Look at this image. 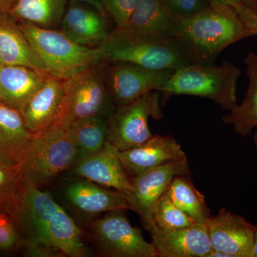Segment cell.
<instances>
[{"label":"cell","mask_w":257,"mask_h":257,"mask_svg":"<svg viewBox=\"0 0 257 257\" xmlns=\"http://www.w3.org/2000/svg\"><path fill=\"white\" fill-rule=\"evenodd\" d=\"M253 36L228 5L209 3L195 14H176L174 40L191 64H215L225 49Z\"/></svg>","instance_id":"cell-1"},{"label":"cell","mask_w":257,"mask_h":257,"mask_svg":"<svg viewBox=\"0 0 257 257\" xmlns=\"http://www.w3.org/2000/svg\"><path fill=\"white\" fill-rule=\"evenodd\" d=\"M15 223L25 233L26 246L42 244L57 248L64 256H87L79 226L50 194L37 186H24Z\"/></svg>","instance_id":"cell-2"},{"label":"cell","mask_w":257,"mask_h":257,"mask_svg":"<svg viewBox=\"0 0 257 257\" xmlns=\"http://www.w3.org/2000/svg\"><path fill=\"white\" fill-rule=\"evenodd\" d=\"M241 74L239 67L226 61L219 65L189 64L175 70L158 92L167 96L207 98L231 110L237 104L236 84Z\"/></svg>","instance_id":"cell-3"},{"label":"cell","mask_w":257,"mask_h":257,"mask_svg":"<svg viewBox=\"0 0 257 257\" xmlns=\"http://www.w3.org/2000/svg\"><path fill=\"white\" fill-rule=\"evenodd\" d=\"M78 150L67 127L55 124L34 134L28 150L18 165L23 186L40 187L61 172L71 168Z\"/></svg>","instance_id":"cell-4"},{"label":"cell","mask_w":257,"mask_h":257,"mask_svg":"<svg viewBox=\"0 0 257 257\" xmlns=\"http://www.w3.org/2000/svg\"><path fill=\"white\" fill-rule=\"evenodd\" d=\"M20 26L50 75L64 80L102 62L99 47L82 46L52 29L28 23Z\"/></svg>","instance_id":"cell-5"},{"label":"cell","mask_w":257,"mask_h":257,"mask_svg":"<svg viewBox=\"0 0 257 257\" xmlns=\"http://www.w3.org/2000/svg\"><path fill=\"white\" fill-rule=\"evenodd\" d=\"M99 48L104 63L128 62L155 70L172 71L191 64L174 39L140 38L116 28Z\"/></svg>","instance_id":"cell-6"},{"label":"cell","mask_w":257,"mask_h":257,"mask_svg":"<svg viewBox=\"0 0 257 257\" xmlns=\"http://www.w3.org/2000/svg\"><path fill=\"white\" fill-rule=\"evenodd\" d=\"M63 87L55 124L68 126L77 120L94 115L108 117L115 109L116 104L106 88L104 62L64 79Z\"/></svg>","instance_id":"cell-7"},{"label":"cell","mask_w":257,"mask_h":257,"mask_svg":"<svg viewBox=\"0 0 257 257\" xmlns=\"http://www.w3.org/2000/svg\"><path fill=\"white\" fill-rule=\"evenodd\" d=\"M158 91H152L125 105L119 106L107 117V140L120 152L148 141L154 136L150 117H163Z\"/></svg>","instance_id":"cell-8"},{"label":"cell","mask_w":257,"mask_h":257,"mask_svg":"<svg viewBox=\"0 0 257 257\" xmlns=\"http://www.w3.org/2000/svg\"><path fill=\"white\" fill-rule=\"evenodd\" d=\"M90 232L102 256H157L152 243L145 239L141 229L130 224L121 209L108 211L93 221Z\"/></svg>","instance_id":"cell-9"},{"label":"cell","mask_w":257,"mask_h":257,"mask_svg":"<svg viewBox=\"0 0 257 257\" xmlns=\"http://www.w3.org/2000/svg\"><path fill=\"white\" fill-rule=\"evenodd\" d=\"M187 175L189 165L187 157H184L130 179L132 191L126 199L130 209L141 216L145 229L149 230L156 224L154 213L157 203L174 178Z\"/></svg>","instance_id":"cell-10"},{"label":"cell","mask_w":257,"mask_h":257,"mask_svg":"<svg viewBox=\"0 0 257 257\" xmlns=\"http://www.w3.org/2000/svg\"><path fill=\"white\" fill-rule=\"evenodd\" d=\"M174 72L155 70L128 62L104 63L106 88L116 106L128 104L147 93L158 91Z\"/></svg>","instance_id":"cell-11"},{"label":"cell","mask_w":257,"mask_h":257,"mask_svg":"<svg viewBox=\"0 0 257 257\" xmlns=\"http://www.w3.org/2000/svg\"><path fill=\"white\" fill-rule=\"evenodd\" d=\"M71 169L79 178L114 189L126 198L131 192V182L120 160L119 150L108 140L99 151L78 157Z\"/></svg>","instance_id":"cell-12"},{"label":"cell","mask_w":257,"mask_h":257,"mask_svg":"<svg viewBox=\"0 0 257 257\" xmlns=\"http://www.w3.org/2000/svg\"><path fill=\"white\" fill-rule=\"evenodd\" d=\"M211 249L229 257H253L254 225L225 208L211 216L207 224Z\"/></svg>","instance_id":"cell-13"},{"label":"cell","mask_w":257,"mask_h":257,"mask_svg":"<svg viewBox=\"0 0 257 257\" xmlns=\"http://www.w3.org/2000/svg\"><path fill=\"white\" fill-rule=\"evenodd\" d=\"M147 231L157 256L207 257L211 251L207 224L196 223L170 230L160 229L155 224Z\"/></svg>","instance_id":"cell-14"},{"label":"cell","mask_w":257,"mask_h":257,"mask_svg":"<svg viewBox=\"0 0 257 257\" xmlns=\"http://www.w3.org/2000/svg\"><path fill=\"white\" fill-rule=\"evenodd\" d=\"M186 156L182 147L170 135H154L148 141L119 151L121 164L131 179Z\"/></svg>","instance_id":"cell-15"},{"label":"cell","mask_w":257,"mask_h":257,"mask_svg":"<svg viewBox=\"0 0 257 257\" xmlns=\"http://www.w3.org/2000/svg\"><path fill=\"white\" fill-rule=\"evenodd\" d=\"M106 18L90 5L69 0L61 22V32L82 46L97 47L111 32Z\"/></svg>","instance_id":"cell-16"},{"label":"cell","mask_w":257,"mask_h":257,"mask_svg":"<svg viewBox=\"0 0 257 257\" xmlns=\"http://www.w3.org/2000/svg\"><path fill=\"white\" fill-rule=\"evenodd\" d=\"M176 14L162 0H138L127 26L117 29L130 36L149 40L174 39Z\"/></svg>","instance_id":"cell-17"},{"label":"cell","mask_w":257,"mask_h":257,"mask_svg":"<svg viewBox=\"0 0 257 257\" xmlns=\"http://www.w3.org/2000/svg\"><path fill=\"white\" fill-rule=\"evenodd\" d=\"M63 94V80L49 74L42 87L20 111L25 126L30 133H41L55 124Z\"/></svg>","instance_id":"cell-18"},{"label":"cell","mask_w":257,"mask_h":257,"mask_svg":"<svg viewBox=\"0 0 257 257\" xmlns=\"http://www.w3.org/2000/svg\"><path fill=\"white\" fill-rule=\"evenodd\" d=\"M65 193L69 204L83 215L92 216L110 211L130 209L122 192L104 188L87 179L81 178L72 182Z\"/></svg>","instance_id":"cell-19"},{"label":"cell","mask_w":257,"mask_h":257,"mask_svg":"<svg viewBox=\"0 0 257 257\" xmlns=\"http://www.w3.org/2000/svg\"><path fill=\"white\" fill-rule=\"evenodd\" d=\"M49 74L20 65L0 64L2 103L19 111L42 87Z\"/></svg>","instance_id":"cell-20"},{"label":"cell","mask_w":257,"mask_h":257,"mask_svg":"<svg viewBox=\"0 0 257 257\" xmlns=\"http://www.w3.org/2000/svg\"><path fill=\"white\" fill-rule=\"evenodd\" d=\"M0 64L25 66L47 73L20 25L9 13L0 14Z\"/></svg>","instance_id":"cell-21"},{"label":"cell","mask_w":257,"mask_h":257,"mask_svg":"<svg viewBox=\"0 0 257 257\" xmlns=\"http://www.w3.org/2000/svg\"><path fill=\"white\" fill-rule=\"evenodd\" d=\"M33 135L25 126L20 111L0 103L1 162L10 165H18Z\"/></svg>","instance_id":"cell-22"},{"label":"cell","mask_w":257,"mask_h":257,"mask_svg":"<svg viewBox=\"0 0 257 257\" xmlns=\"http://www.w3.org/2000/svg\"><path fill=\"white\" fill-rule=\"evenodd\" d=\"M248 78L247 91L241 104H236L229 114L223 116L224 124L233 126L235 133L247 137L257 128V48L250 52L244 60Z\"/></svg>","instance_id":"cell-23"},{"label":"cell","mask_w":257,"mask_h":257,"mask_svg":"<svg viewBox=\"0 0 257 257\" xmlns=\"http://www.w3.org/2000/svg\"><path fill=\"white\" fill-rule=\"evenodd\" d=\"M68 1L16 0L8 13L21 23L56 30L60 26Z\"/></svg>","instance_id":"cell-24"},{"label":"cell","mask_w":257,"mask_h":257,"mask_svg":"<svg viewBox=\"0 0 257 257\" xmlns=\"http://www.w3.org/2000/svg\"><path fill=\"white\" fill-rule=\"evenodd\" d=\"M172 202L198 224H207L211 217L204 195L192 183L189 175L175 177L167 190Z\"/></svg>","instance_id":"cell-25"},{"label":"cell","mask_w":257,"mask_h":257,"mask_svg":"<svg viewBox=\"0 0 257 257\" xmlns=\"http://www.w3.org/2000/svg\"><path fill=\"white\" fill-rule=\"evenodd\" d=\"M66 127L78 150V157L96 153L107 141V117L103 115L77 120Z\"/></svg>","instance_id":"cell-26"},{"label":"cell","mask_w":257,"mask_h":257,"mask_svg":"<svg viewBox=\"0 0 257 257\" xmlns=\"http://www.w3.org/2000/svg\"><path fill=\"white\" fill-rule=\"evenodd\" d=\"M18 165L0 161V212L6 213L15 221L23 189Z\"/></svg>","instance_id":"cell-27"},{"label":"cell","mask_w":257,"mask_h":257,"mask_svg":"<svg viewBox=\"0 0 257 257\" xmlns=\"http://www.w3.org/2000/svg\"><path fill=\"white\" fill-rule=\"evenodd\" d=\"M154 220L159 228L165 230L180 229L196 224L195 221L172 202L167 191L157 203Z\"/></svg>","instance_id":"cell-28"},{"label":"cell","mask_w":257,"mask_h":257,"mask_svg":"<svg viewBox=\"0 0 257 257\" xmlns=\"http://www.w3.org/2000/svg\"><path fill=\"white\" fill-rule=\"evenodd\" d=\"M104 11L116 24V28L127 26L138 0H100Z\"/></svg>","instance_id":"cell-29"},{"label":"cell","mask_w":257,"mask_h":257,"mask_svg":"<svg viewBox=\"0 0 257 257\" xmlns=\"http://www.w3.org/2000/svg\"><path fill=\"white\" fill-rule=\"evenodd\" d=\"M15 221L6 213L0 212V249H8L18 243Z\"/></svg>","instance_id":"cell-30"},{"label":"cell","mask_w":257,"mask_h":257,"mask_svg":"<svg viewBox=\"0 0 257 257\" xmlns=\"http://www.w3.org/2000/svg\"><path fill=\"white\" fill-rule=\"evenodd\" d=\"M164 4L175 14H195L205 8L209 3L206 0H162Z\"/></svg>","instance_id":"cell-31"},{"label":"cell","mask_w":257,"mask_h":257,"mask_svg":"<svg viewBox=\"0 0 257 257\" xmlns=\"http://www.w3.org/2000/svg\"><path fill=\"white\" fill-rule=\"evenodd\" d=\"M235 11L253 36H257V12L248 9L243 5H240Z\"/></svg>","instance_id":"cell-32"},{"label":"cell","mask_w":257,"mask_h":257,"mask_svg":"<svg viewBox=\"0 0 257 257\" xmlns=\"http://www.w3.org/2000/svg\"><path fill=\"white\" fill-rule=\"evenodd\" d=\"M26 254L28 256L35 257H53L64 255L57 248L42 244L28 245L27 246Z\"/></svg>","instance_id":"cell-33"},{"label":"cell","mask_w":257,"mask_h":257,"mask_svg":"<svg viewBox=\"0 0 257 257\" xmlns=\"http://www.w3.org/2000/svg\"><path fill=\"white\" fill-rule=\"evenodd\" d=\"M206 1L208 3H218V4L228 5L234 8V10L243 4L241 0H206Z\"/></svg>","instance_id":"cell-34"},{"label":"cell","mask_w":257,"mask_h":257,"mask_svg":"<svg viewBox=\"0 0 257 257\" xmlns=\"http://www.w3.org/2000/svg\"><path fill=\"white\" fill-rule=\"evenodd\" d=\"M74 1L79 2V3H84V4H87L90 5L93 8H95L98 11L100 12L101 14L105 15L108 17L107 15L104 11V8H103L102 5L101 4L100 0H74Z\"/></svg>","instance_id":"cell-35"},{"label":"cell","mask_w":257,"mask_h":257,"mask_svg":"<svg viewBox=\"0 0 257 257\" xmlns=\"http://www.w3.org/2000/svg\"><path fill=\"white\" fill-rule=\"evenodd\" d=\"M16 0H0V14L8 13Z\"/></svg>","instance_id":"cell-36"},{"label":"cell","mask_w":257,"mask_h":257,"mask_svg":"<svg viewBox=\"0 0 257 257\" xmlns=\"http://www.w3.org/2000/svg\"><path fill=\"white\" fill-rule=\"evenodd\" d=\"M241 2L248 9L257 12V0H241Z\"/></svg>","instance_id":"cell-37"},{"label":"cell","mask_w":257,"mask_h":257,"mask_svg":"<svg viewBox=\"0 0 257 257\" xmlns=\"http://www.w3.org/2000/svg\"><path fill=\"white\" fill-rule=\"evenodd\" d=\"M253 257H257V224L254 225L253 233Z\"/></svg>","instance_id":"cell-38"},{"label":"cell","mask_w":257,"mask_h":257,"mask_svg":"<svg viewBox=\"0 0 257 257\" xmlns=\"http://www.w3.org/2000/svg\"><path fill=\"white\" fill-rule=\"evenodd\" d=\"M253 143H254V146L257 150V128L255 131L254 135H253Z\"/></svg>","instance_id":"cell-39"},{"label":"cell","mask_w":257,"mask_h":257,"mask_svg":"<svg viewBox=\"0 0 257 257\" xmlns=\"http://www.w3.org/2000/svg\"><path fill=\"white\" fill-rule=\"evenodd\" d=\"M0 103H2L1 96H0Z\"/></svg>","instance_id":"cell-40"}]
</instances>
